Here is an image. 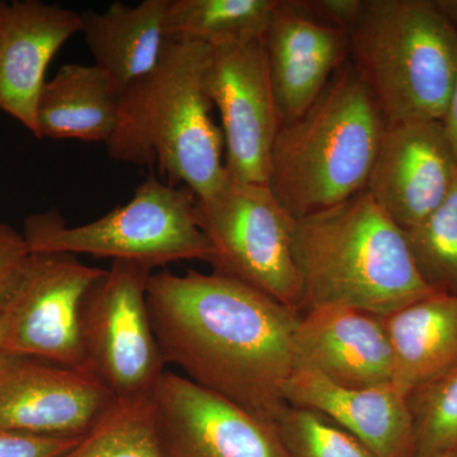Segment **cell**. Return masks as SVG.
Here are the masks:
<instances>
[{
  "mask_svg": "<svg viewBox=\"0 0 457 457\" xmlns=\"http://www.w3.org/2000/svg\"><path fill=\"white\" fill-rule=\"evenodd\" d=\"M168 4L170 0H144L137 5L114 2L102 13H80V33L96 65L122 90L150 73L163 55Z\"/></svg>",
  "mask_w": 457,
  "mask_h": 457,
  "instance_id": "obj_18",
  "label": "cell"
},
{
  "mask_svg": "<svg viewBox=\"0 0 457 457\" xmlns=\"http://www.w3.org/2000/svg\"><path fill=\"white\" fill-rule=\"evenodd\" d=\"M82 32V16L40 0L0 2V110L37 135L36 111L51 60Z\"/></svg>",
  "mask_w": 457,
  "mask_h": 457,
  "instance_id": "obj_15",
  "label": "cell"
},
{
  "mask_svg": "<svg viewBox=\"0 0 457 457\" xmlns=\"http://www.w3.org/2000/svg\"><path fill=\"white\" fill-rule=\"evenodd\" d=\"M147 308L165 363L275 426L296 369L299 312L236 279L195 270L153 273Z\"/></svg>",
  "mask_w": 457,
  "mask_h": 457,
  "instance_id": "obj_1",
  "label": "cell"
},
{
  "mask_svg": "<svg viewBox=\"0 0 457 457\" xmlns=\"http://www.w3.org/2000/svg\"><path fill=\"white\" fill-rule=\"evenodd\" d=\"M383 113L348 62L299 119L279 129L269 186L297 220L368 187L383 137Z\"/></svg>",
  "mask_w": 457,
  "mask_h": 457,
  "instance_id": "obj_4",
  "label": "cell"
},
{
  "mask_svg": "<svg viewBox=\"0 0 457 457\" xmlns=\"http://www.w3.org/2000/svg\"><path fill=\"white\" fill-rule=\"evenodd\" d=\"M153 403L162 457H291L275 426L185 376L165 372Z\"/></svg>",
  "mask_w": 457,
  "mask_h": 457,
  "instance_id": "obj_11",
  "label": "cell"
},
{
  "mask_svg": "<svg viewBox=\"0 0 457 457\" xmlns=\"http://www.w3.org/2000/svg\"><path fill=\"white\" fill-rule=\"evenodd\" d=\"M153 270L113 261L89 288L80 311V338L87 371L116 399L149 396L167 365L156 342L147 285Z\"/></svg>",
  "mask_w": 457,
  "mask_h": 457,
  "instance_id": "obj_8",
  "label": "cell"
},
{
  "mask_svg": "<svg viewBox=\"0 0 457 457\" xmlns=\"http://www.w3.org/2000/svg\"><path fill=\"white\" fill-rule=\"evenodd\" d=\"M31 251L23 234L0 224V312L22 278Z\"/></svg>",
  "mask_w": 457,
  "mask_h": 457,
  "instance_id": "obj_26",
  "label": "cell"
},
{
  "mask_svg": "<svg viewBox=\"0 0 457 457\" xmlns=\"http://www.w3.org/2000/svg\"><path fill=\"white\" fill-rule=\"evenodd\" d=\"M350 62L385 122L442 121L457 68V25L441 0H365Z\"/></svg>",
  "mask_w": 457,
  "mask_h": 457,
  "instance_id": "obj_5",
  "label": "cell"
},
{
  "mask_svg": "<svg viewBox=\"0 0 457 457\" xmlns=\"http://www.w3.org/2000/svg\"><path fill=\"white\" fill-rule=\"evenodd\" d=\"M294 345L296 369L356 389L394 385L392 345L380 315L312 309L300 314Z\"/></svg>",
  "mask_w": 457,
  "mask_h": 457,
  "instance_id": "obj_16",
  "label": "cell"
},
{
  "mask_svg": "<svg viewBox=\"0 0 457 457\" xmlns=\"http://www.w3.org/2000/svg\"><path fill=\"white\" fill-rule=\"evenodd\" d=\"M394 387L408 396L457 365V297L433 293L384 317Z\"/></svg>",
  "mask_w": 457,
  "mask_h": 457,
  "instance_id": "obj_20",
  "label": "cell"
},
{
  "mask_svg": "<svg viewBox=\"0 0 457 457\" xmlns=\"http://www.w3.org/2000/svg\"><path fill=\"white\" fill-rule=\"evenodd\" d=\"M456 453V455H457V450H456V451H455V453Z\"/></svg>",
  "mask_w": 457,
  "mask_h": 457,
  "instance_id": "obj_31",
  "label": "cell"
},
{
  "mask_svg": "<svg viewBox=\"0 0 457 457\" xmlns=\"http://www.w3.org/2000/svg\"><path fill=\"white\" fill-rule=\"evenodd\" d=\"M207 79L213 107L220 114L228 176L269 185L281 120L262 38L212 47Z\"/></svg>",
  "mask_w": 457,
  "mask_h": 457,
  "instance_id": "obj_10",
  "label": "cell"
},
{
  "mask_svg": "<svg viewBox=\"0 0 457 457\" xmlns=\"http://www.w3.org/2000/svg\"><path fill=\"white\" fill-rule=\"evenodd\" d=\"M80 437H49L0 428V457H59Z\"/></svg>",
  "mask_w": 457,
  "mask_h": 457,
  "instance_id": "obj_27",
  "label": "cell"
},
{
  "mask_svg": "<svg viewBox=\"0 0 457 457\" xmlns=\"http://www.w3.org/2000/svg\"><path fill=\"white\" fill-rule=\"evenodd\" d=\"M404 233L414 266L429 290L457 297V179L444 203Z\"/></svg>",
  "mask_w": 457,
  "mask_h": 457,
  "instance_id": "obj_23",
  "label": "cell"
},
{
  "mask_svg": "<svg viewBox=\"0 0 457 457\" xmlns=\"http://www.w3.org/2000/svg\"><path fill=\"white\" fill-rule=\"evenodd\" d=\"M285 402L312 409L351 433L378 457H413V423L407 396L389 386H341L305 369H295Z\"/></svg>",
  "mask_w": 457,
  "mask_h": 457,
  "instance_id": "obj_17",
  "label": "cell"
},
{
  "mask_svg": "<svg viewBox=\"0 0 457 457\" xmlns=\"http://www.w3.org/2000/svg\"><path fill=\"white\" fill-rule=\"evenodd\" d=\"M437 457H457L456 453H449V455L437 456Z\"/></svg>",
  "mask_w": 457,
  "mask_h": 457,
  "instance_id": "obj_30",
  "label": "cell"
},
{
  "mask_svg": "<svg viewBox=\"0 0 457 457\" xmlns=\"http://www.w3.org/2000/svg\"><path fill=\"white\" fill-rule=\"evenodd\" d=\"M121 92L96 64L62 66L38 99L36 137L107 144L119 120Z\"/></svg>",
  "mask_w": 457,
  "mask_h": 457,
  "instance_id": "obj_19",
  "label": "cell"
},
{
  "mask_svg": "<svg viewBox=\"0 0 457 457\" xmlns=\"http://www.w3.org/2000/svg\"><path fill=\"white\" fill-rule=\"evenodd\" d=\"M59 457H162L153 395L116 399L88 432Z\"/></svg>",
  "mask_w": 457,
  "mask_h": 457,
  "instance_id": "obj_22",
  "label": "cell"
},
{
  "mask_svg": "<svg viewBox=\"0 0 457 457\" xmlns=\"http://www.w3.org/2000/svg\"><path fill=\"white\" fill-rule=\"evenodd\" d=\"M278 0H170L168 41L210 47L261 40Z\"/></svg>",
  "mask_w": 457,
  "mask_h": 457,
  "instance_id": "obj_21",
  "label": "cell"
},
{
  "mask_svg": "<svg viewBox=\"0 0 457 457\" xmlns=\"http://www.w3.org/2000/svg\"><path fill=\"white\" fill-rule=\"evenodd\" d=\"M282 126L299 119L350 62V37L306 12L302 0H278L262 37Z\"/></svg>",
  "mask_w": 457,
  "mask_h": 457,
  "instance_id": "obj_14",
  "label": "cell"
},
{
  "mask_svg": "<svg viewBox=\"0 0 457 457\" xmlns=\"http://www.w3.org/2000/svg\"><path fill=\"white\" fill-rule=\"evenodd\" d=\"M300 314L345 308L387 317L433 294L402 230L368 191L294 221Z\"/></svg>",
  "mask_w": 457,
  "mask_h": 457,
  "instance_id": "obj_3",
  "label": "cell"
},
{
  "mask_svg": "<svg viewBox=\"0 0 457 457\" xmlns=\"http://www.w3.org/2000/svg\"><path fill=\"white\" fill-rule=\"evenodd\" d=\"M104 270L66 253H31L0 312V354L86 369L80 311Z\"/></svg>",
  "mask_w": 457,
  "mask_h": 457,
  "instance_id": "obj_9",
  "label": "cell"
},
{
  "mask_svg": "<svg viewBox=\"0 0 457 457\" xmlns=\"http://www.w3.org/2000/svg\"><path fill=\"white\" fill-rule=\"evenodd\" d=\"M114 402L87 370L0 354V428L80 437Z\"/></svg>",
  "mask_w": 457,
  "mask_h": 457,
  "instance_id": "obj_12",
  "label": "cell"
},
{
  "mask_svg": "<svg viewBox=\"0 0 457 457\" xmlns=\"http://www.w3.org/2000/svg\"><path fill=\"white\" fill-rule=\"evenodd\" d=\"M457 179L441 121L386 123L366 191L403 231L435 212Z\"/></svg>",
  "mask_w": 457,
  "mask_h": 457,
  "instance_id": "obj_13",
  "label": "cell"
},
{
  "mask_svg": "<svg viewBox=\"0 0 457 457\" xmlns=\"http://www.w3.org/2000/svg\"><path fill=\"white\" fill-rule=\"evenodd\" d=\"M413 423V457L457 450V365L407 396Z\"/></svg>",
  "mask_w": 457,
  "mask_h": 457,
  "instance_id": "obj_24",
  "label": "cell"
},
{
  "mask_svg": "<svg viewBox=\"0 0 457 457\" xmlns=\"http://www.w3.org/2000/svg\"><path fill=\"white\" fill-rule=\"evenodd\" d=\"M195 215L212 245L213 272L300 314L303 290L294 255L295 220L269 185L242 182L227 174L213 194L196 198Z\"/></svg>",
  "mask_w": 457,
  "mask_h": 457,
  "instance_id": "obj_7",
  "label": "cell"
},
{
  "mask_svg": "<svg viewBox=\"0 0 457 457\" xmlns=\"http://www.w3.org/2000/svg\"><path fill=\"white\" fill-rule=\"evenodd\" d=\"M442 5L446 9L447 13L453 17L457 25V0H441ZM445 132L449 139L451 146L457 159V68L455 80H453V90H451L449 104H447L446 112L442 119Z\"/></svg>",
  "mask_w": 457,
  "mask_h": 457,
  "instance_id": "obj_29",
  "label": "cell"
},
{
  "mask_svg": "<svg viewBox=\"0 0 457 457\" xmlns=\"http://www.w3.org/2000/svg\"><path fill=\"white\" fill-rule=\"evenodd\" d=\"M195 204L196 196L188 188L152 174L130 203L97 220L68 227L59 210H50L29 216L23 237L31 253L87 254L150 270L180 261L210 263L212 245L197 224Z\"/></svg>",
  "mask_w": 457,
  "mask_h": 457,
  "instance_id": "obj_6",
  "label": "cell"
},
{
  "mask_svg": "<svg viewBox=\"0 0 457 457\" xmlns=\"http://www.w3.org/2000/svg\"><path fill=\"white\" fill-rule=\"evenodd\" d=\"M291 457H378L329 418L286 405L275 422Z\"/></svg>",
  "mask_w": 457,
  "mask_h": 457,
  "instance_id": "obj_25",
  "label": "cell"
},
{
  "mask_svg": "<svg viewBox=\"0 0 457 457\" xmlns=\"http://www.w3.org/2000/svg\"><path fill=\"white\" fill-rule=\"evenodd\" d=\"M302 4L321 22L350 32L361 16L365 0H302Z\"/></svg>",
  "mask_w": 457,
  "mask_h": 457,
  "instance_id": "obj_28",
  "label": "cell"
},
{
  "mask_svg": "<svg viewBox=\"0 0 457 457\" xmlns=\"http://www.w3.org/2000/svg\"><path fill=\"white\" fill-rule=\"evenodd\" d=\"M210 57L207 45L168 41L155 68L122 90L106 144L114 161L156 168L196 198L213 194L228 174L224 137L212 116Z\"/></svg>",
  "mask_w": 457,
  "mask_h": 457,
  "instance_id": "obj_2",
  "label": "cell"
}]
</instances>
